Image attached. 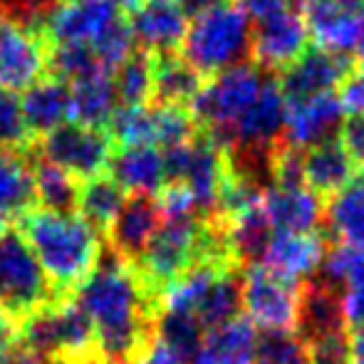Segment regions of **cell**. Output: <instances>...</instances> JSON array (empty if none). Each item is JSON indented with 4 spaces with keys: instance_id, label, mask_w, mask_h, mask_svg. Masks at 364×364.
Instances as JSON below:
<instances>
[{
    "instance_id": "obj_28",
    "label": "cell",
    "mask_w": 364,
    "mask_h": 364,
    "mask_svg": "<svg viewBox=\"0 0 364 364\" xmlns=\"http://www.w3.org/2000/svg\"><path fill=\"white\" fill-rule=\"evenodd\" d=\"M117 109L114 80L107 73H95L70 85V119L75 124L105 129Z\"/></svg>"
},
{
    "instance_id": "obj_53",
    "label": "cell",
    "mask_w": 364,
    "mask_h": 364,
    "mask_svg": "<svg viewBox=\"0 0 364 364\" xmlns=\"http://www.w3.org/2000/svg\"><path fill=\"white\" fill-rule=\"evenodd\" d=\"M122 8V13H136V10L144 5V0H117Z\"/></svg>"
},
{
    "instance_id": "obj_48",
    "label": "cell",
    "mask_w": 364,
    "mask_h": 364,
    "mask_svg": "<svg viewBox=\"0 0 364 364\" xmlns=\"http://www.w3.org/2000/svg\"><path fill=\"white\" fill-rule=\"evenodd\" d=\"M134 364H186V362H183L181 357H178L176 352L156 335V332H154L144 345V350L136 355Z\"/></svg>"
},
{
    "instance_id": "obj_35",
    "label": "cell",
    "mask_w": 364,
    "mask_h": 364,
    "mask_svg": "<svg viewBox=\"0 0 364 364\" xmlns=\"http://www.w3.org/2000/svg\"><path fill=\"white\" fill-rule=\"evenodd\" d=\"M109 136L119 146H156V124L154 107L149 105H122L109 119Z\"/></svg>"
},
{
    "instance_id": "obj_12",
    "label": "cell",
    "mask_w": 364,
    "mask_h": 364,
    "mask_svg": "<svg viewBox=\"0 0 364 364\" xmlns=\"http://www.w3.org/2000/svg\"><path fill=\"white\" fill-rule=\"evenodd\" d=\"M310 40L317 48L347 55L364 28V0H297Z\"/></svg>"
},
{
    "instance_id": "obj_24",
    "label": "cell",
    "mask_w": 364,
    "mask_h": 364,
    "mask_svg": "<svg viewBox=\"0 0 364 364\" xmlns=\"http://www.w3.org/2000/svg\"><path fill=\"white\" fill-rule=\"evenodd\" d=\"M255 325L245 315H238L206 330L191 364H255Z\"/></svg>"
},
{
    "instance_id": "obj_45",
    "label": "cell",
    "mask_w": 364,
    "mask_h": 364,
    "mask_svg": "<svg viewBox=\"0 0 364 364\" xmlns=\"http://www.w3.org/2000/svg\"><path fill=\"white\" fill-rule=\"evenodd\" d=\"M342 315L350 330L364 327V275L342 290Z\"/></svg>"
},
{
    "instance_id": "obj_3",
    "label": "cell",
    "mask_w": 364,
    "mask_h": 364,
    "mask_svg": "<svg viewBox=\"0 0 364 364\" xmlns=\"http://www.w3.org/2000/svg\"><path fill=\"white\" fill-rule=\"evenodd\" d=\"M20 345L43 364H97V327L75 295L20 322Z\"/></svg>"
},
{
    "instance_id": "obj_55",
    "label": "cell",
    "mask_w": 364,
    "mask_h": 364,
    "mask_svg": "<svg viewBox=\"0 0 364 364\" xmlns=\"http://www.w3.org/2000/svg\"><path fill=\"white\" fill-rule=\"evenodd\" d=\"M5 228H8V218H5V216H0V233H3Z\"/></svg>"
},
{
    "instance_id": "obj_47",
    "label": "cell",
    "mask_w": 364,
    "mask_h": 364,
    "mask_svg": "<svg viewBox=\"0 0 364 364\" xmlns=\"http://www.w3.org/2000/svg\"><path fill=\"white\" fill-rule=\"evenodd\" d=\"M342 146L347 149V154L352 156L355 164L364 166V117H350V119L342 124Z\"/></svg>"
},
{
    "instance_id": "obj_41",
    "label": "cell",
    "mask_w": 364,
    "mask_h": 364,
    "mask_svg": "<svg viewBox=\"0 0 364 364\" xmlns=\"http://www.w3.org/2000/svg\"><path fill=\"white\" fill-rule=\"evenodd\" d=\"M154 124H156V146L164 149L191 141L193 129H196L193 117L183 107H173V105L154 107Z\"/></svg>"
},
{
    "instance_id": "obj_40",
    "label": "cell",
    "mask_w": 364,
    "mask_h": 364,
    "mask_svg": "<svg viewBox=\"0 0 364 364\" xmlns=\"http://www.w3.org/2000/svg\"><path fill=\"white\" fill-rule=\"evenodd\" d=\"M134 43L136 40H134V33H132V25L122 18L92 43V50H95L100 68L105 70L107 75H112L119 70L122 63H127V60L132 58Z\"/></svg>"
},
{
    "instance_id": "obj_26",
    "label": "cell",
    "mask_w": 364,
    "mask_h": 364,
    "mask_svg": "<svg viewBox=\"0 0 364 364\" xmlns=\"http://www.w3.org/2000/svg\"><path fill=\"white\" fill-rule=\"evenodd\" d=\"M35 178H33V149H3L0 146V216L23 218L35 208Z\"/></svg>"
},
{
    "instance_id": "obj_54",
    "label": "cell",
    "mask_w": 364,
    "mask_h": 364,
    "mask_svg": "<svg viewBox=\"0 0 364 364\" xmlns=\"http://www.w3.org/2000/svg\"><path fill=\"white\" fill-rule=\"evenodd\" d=\"M355 53H357V60H360V65L364 68V28H362L360 40H357V45H355Z\"/></svg>"
},
{
    "instance_id": "obj_50",
    "label": "cell",
    "mask_w": 364,
    "mask_h": 364,
    "mask_svg": "<svg viewBox=\"0 0 364 364\" xmlns=\"http://www.w3.org/2000/svg\"><path fill=\"white\" fill-rule=\"evenodd\" d=\"M238 5L250 15V18L260 20V18H265V15L275 13V10L285 8L288 0H238Z\"/></svg>"
},
{
    "instance_id": "obj_42",
    "label": "cell",
    "mask_w": 364,
    "mask_h": 364,
    "mask_svg": "<svg viewBox=\"0 0 364 364\" xmlns=\"http://www.w3.org/2000/svg\"><path fill=\"white\" fill-rule=\"evenodd\" d=\"M0 146L23 149V151H30L35 146L33 136L25 127L20 102L15 100L13 92L5 90H0Z\"/></svg>"
},
{
    "instance_id": "obj_19",
    "label": "cell",
    "mask_w": 364,
    "mask_h": 364,
    "mask_svg": "<svg viewBox=\"0 0 364 364\" xmlns=\"http://www.w3.org/2000/svg\"><path fill=\"white\" fill-rule=\"evenodd\" d=\"M327 253L320 230L312 233H273L260 263L290 283H307L320 270Z\"/></svg>"
},
{
    "instance_id": "obj_27",
    "label": "cell",
    "mask_w": 364,
    "mask_h": 364,
    "mask_svg": "<svg viewBox=\"0 0 364 364\" xmlns=\"http://www.w3.org/2000/svg\"><path fill=\"white\" fill-rule=\"evenodd\" d=\"M342 315V292L325 285L322 280H307L300 285V317L297 330L305 340L345 330Z\"/></svg>"
},
{
    "instance_id": "obj_52",
    "label": "cell",
    "mask_w": 364,
    "mask_h": 364,
    "mask_svg": "<svg viewBox=\"0 0 364 364\" xmlns=\"http://www.w3.org/2000/svg\"><path fill=\"white\" fill-rule=\"evenodd\" d=\"M350 357L352 364H364V327L350 330Z\"/></svg>"
},
{
    "instance_id": "obj_25",
    "label": "cell",
    "mask_w": 364,
    "mask_h": 364,
    "mask_svg": "<svg viewBox=\"0 0 364 364\" xmlns=\"http://www.w3.org/2000/svg\"><path fill=\"white\" fill-rule=\"evenodd\" d=\"M302 178L320 196H335L357 178V164L342 146V141H322L302 156Z\"/></svg>"
},
{
    "instance_id": "obj_32",
    "label": "cell",
    "mask_w": 364,
    "mask_h": 364,
    "mask_svg": "<svg viewBox=\"0 0 364 364\" xmlns=\"http://www.w3.org/2000/svg\"><path fill=\"white\" fill-rule=\"evenodd\" d=\"M33 178H35V196L43 203V208L58 213H75L77 196H80V183L73 173L63 166L48 161L38 154L33 156Z\"/></svg>"
},
{
    "instance_id": "obj_49",
    "label": "cell",
    "mask_w": 364,
    "mask_h": 364,
    "mask_svg": "<svg viewBox=\"0 0 364 364\" xmlns=\"http://www.w3.org/2000/svg\"><path fill=\"white\" fill-rule=\"evenodd\" d=\"M15 345H20V322L0 312V352L13 350Z\"/></svg>"
},
{
    "instance_id": "obj_36",
    "label": "cell",
    "mask_w": 364,
    "mask_h": 364,
    "mask_svg": "<svg viewBox=\"0 0 364 364\" xmlns=\"http://www.w3.org/2000/svg\"><path fill=\"white\" fill-rule=\"evenodd\" d=\"M112 80L122 105H146L154 97V53H132Z\"/></svg>"
},
{
    "instance_id": "obj_6",
    "label": "cell",
    "mask_w": 364,
    "mask_h": 364,
    "mask_svg": "<svg viewBox=\"0 0 364 364\" xmlns=\"http://www.w3.org/2000/svg\"><path fill=\"white\" fill-rule=\"evenodd\" d=\"M58 300L25 235L5 228L0 233V312L23 322Z\"/></svg>"
},
{
    "instance_id": "obj_4",
    "label": "cell",
    "mask_w": 364,
    "mask_h": 364,
    "mask_svg": "<svg viewBox=\"0 0 364 364\" xmlns=\"http://www.w3.org/2000/svg\"><path fill=\"white\" fill-rule=\"evenodd\" d=\"M220 248V238L208 220L201 216L188 218H164L154 233L146 250L134 260L141 283L149 295L159 302L161 292L186 273L198 260L211 258Z\"/></svg>"
},
{
    "instance_id": "obj_38",
    "label": "cell",
    "mask_w": 364,
    "mask_h": 364,
    "mask_svg": "<svg viewBox=\"0 0 364 364\" xmlns=\"http://www.w3.org/2000/svg\"><path fill=\"white\" fill-rule=\"evenodd\" d=\"M317 273H320L322 283L342 292L347 285L364 275V245L337 243L325 253Z\"/></svg>"
},
{
    "instance_id": "obj_2",
    "label": "cell",
    "mask_w": 364,
    "mask_h": 364,
    "mask_svg": "<svg viewBox=\"0 0 364 364\" xmlns=\"http://www.w3.org/2000/svg\"><path fill=\"white\" fill-rule=\"evenodd\" d=\"M18 230L35 250L55 295H75V290L95 273L105 243L102 233L80 213H58L48 208H33L18 218Z\"/></svg>"
},
{
    "instance_id": "obj_44",
    "label": "cell",
    "mask_w": 364,
    "mask_h": 364,
    "mask_svg": "<svg viewBox=\"0 0 364 364\" xmlns=\"http://www.w3.org/2000/svg\"><path fill=\"white\" fill-rule=\"evenodd\" d=\"M161 218H188L198 216L196 201H193L191 191L186 188V183L181 181H166V186L154 196Z\"/></svg>"
},
{
    "instance_id": "obj_57",
    "label": "cell",
    "mask_w": 364,
    "mask_h": 364,
    "mask_svg": "<svg viewBox=\"0 0 364 364\" xmlns=\"http://www.w3.org/2000/svg\"><path fill=\"white\" fill-rule=\"evenodd\" d=\"M357 181H360V183H362V186H364V171L360 173V176H357Z\"/></svg>"
},
{
    "instance_id": "obj_56",
    "label": "cell",
    "mask_w": 364,
    "mask_h": 364,
    "mask_svg": "<svg viewBox=\"0 0 364 364\" xmlns=\"http://www.w3.org/2000/svg\"><path fill=\"white\" fill-rule=\"evenodd\" d=\"M97 364H129V362H97Z\"/></svg>"
},
{
    "instance_id": "obj_1",
    "label": "cell",
    "mask_w": 364,
    "mask_h": 364,
    "mask_svg": "<svg viewBox=\"0 0 364 364\" xmlns=\"http://www.w3.org/2000/svg\"><path fill=\"white\" fill-rule=\"evenodd\" d=\"M75 300L97 327L100 362L134 364L154 335L159 312V302L149 295L134 263L107 248L95 273L75 290Z\"/></svg>"
},
{
    "instance_id": "obj_16",
    "label": "cell",
    "mask_w": 364,
    "mask_h": 364,
    "mask_svg": "<svg viewBox=\"0 0 364 364\" xmlns=\"http://www.w3.org/2000/svg\"><path fill=\"white\" fill-rule=\"evenodd\" d=\"M285 109H288V97L283 95L280 85L265 80L260 95L253 105L245 109V114L233 127L225 149L235 146L248 154L270 151L285 127Z\"/></svg>"
},
{
    "instance_id": "obj_33",
    "label": "cell",
    "mask_w": 364,
    "mask_h": 364,
    "mask_svg": "<svg viewBox=\"0 0 364 364\" xmlns=\"http://www.w3.org/2000/svg\"><path fill=\"white\" fill-rule=\"evenodd\" d=\"M154 332L176 352L186 364H191L193 355L198 352L206 330L193 315H181V312L159 310L154 320Z\"/></svg>"
},
{
    "instance_id": "obj_21",
    "label": "cell",
    "mask_w": 364,
    "mask_h": 364,
    "mask_svg": "<svg viewBox=\"0 0 364 364\" xmlns=\"http://www.w3.org/2000/svg\"><path fill=\"white\" fill-rule=\"evenodd\" d=\"M159 225H161V211L154 196H129L119 216L107 230V248L119 258L134 263L151 243Z\"/></svg>"
},
{
    "instance_id": "obj_37",
    "label": "cell",
    "mask_w": 364,
    "mask_h": 364,
    "mask_svg": "<svg viewBox=\"0 0 364 364\" xmlns=\"http://www.w3.org/2000/svg\"><path fill=\"white\" fill-rule=\"evenodd\" d=\"M255 364H310V347L297 330H270L255 345Z\"/></svg>"
},
{
    "instance_id": "obj_20",
    "label": "cell",
    "mask_w": 364,
    "mask_h": 364,
    "mask_svg": "<svg viewBox=\"0 0 364 364\" xmlns=\"http://www.w3.org/2000/svg\"><path fill=\"white\" fill-rule=\"evenodd\" d=\"M134 40L146 48V53L164 55L181 48L188 30V15L178 0H144L136 13H132Z\"/></svg>"
},
{
    "instance_id": "obj_58",
    "label": "cell",
    "mask_w": 364,
    "mask_h": 364,
    "mask_svg": "<svg viewBox=\"0 0 364 364\" xmlns=\"http://www.w3.org/2000/svg\"><path fill=\"white\" fill-rule=\"evenodd\" d=\"M10 3V0H0V10H3L5 8V5H8Z\"/></svg>"
},
{
    "instance_id": "obj_10",
    "label": "cell",
    "mask_w": 364,
    "mask_h": 364,
    "mask_svg": "<svg viewBox=\"0 0 364 364\" xmlns=\"http://www.w3.org/2000/svg\"><path fill=\"white\" fill-rule=\"evenodd\" d=\"M38 151L43 159L73 173L77 181H87L107 173L114 154V141L105 129L65 122L38 141Z\"/></svg>"
},
{
    "instance_id": "obj_15",
    "label": "cell",
    "mask_w": 364,
    "mask_h": 364,
    "mask_svg": "<svg viewBox=\"0 0 364 364\" xmlns=\"http://www.w3.org/2000/svg\"><path fill=\"white\" fill-rule=\"evenodd\" d=\"M345 117L347 114L340 105V97L332 92L288 100L283 127L285 144L295 151H307L322 141H330L332 134L342 129Z\"/></svg>"
},
{
    "instance_id": "obj_9",
    "label": "cell",
    "mask_w": 364,
    "mask_h": 364,
    "mask_svg": "<svg viewBox=\"0 0 364 364\" xmlns=\"http://www.w3.org/2000/svg\"><path fill=\"white\" fill-rule=\"evenodd\" d=\"M240 307L263 330H297L300 285L275 275L263 263L248 265L240 278Z\"/></svg>"
},
{
    "instance_id": "obj_13",
    "label": "cell",
    "mask_w": 364,
    "mask_h": 364,
    "mask_svg": "<svg viewBox=\"0 0 364 364\" xmlns=\"http://www.w3.org/2000/svg\"><path fill=\"white\" fill-rule=\"evenodd\" d=\"M122 20L117 0H60L45 20V38L53 45H92Z\"/></svg>"
},
{
    "instance_id": "obj_23",
    "label": "cell",
    "mask_w": 364,
    "mask_h": 364,
    "mask_svg": "<svg viewBox=\"0 0 364 364\" xmlns=\"http://www.w3.org/2000/svg\"><path fill=\"white\" fill-rule=\"evenodd\" d=\"M20 109L33 141H40L70 119V82L53 75L43 77L38 85L23 92Z\"/></svg>"
},
{
    "instance_id": "obj_22",
    "label": "cell",
    "mask_w": 364,
    "mask_h": 364,
    "mask_svg": "<svg viewBox=\"0 0 364 364\" xmlns=\"http://www.w3.org/2000/svg\"><path fill=\"white\" fill-rule=\"evenodd\" d=\"M107 173L132 196H156L168 181L164 151L151 144L122 146L112 154Z\"/></svg>"
},
{
    "instance_id": "obj_18",
    "label": "cell",
    "mask_w": 364,
    "mask_h": 364,
    "mask_svg": "<svg viewBox=\"0 0 364 364\" xmlns=\"http://www.w3.org/2000/svg\"><path fill=\"white\" fill-rule=\"evenodd\" d=\"M352 75V65L347 55L330 53V50H305L288 70H283L280 90L288 100L300 97L327 95L337 90Z\"/></svg>"
},
{
    "instance_id": "obj_7",
    "label": "cell",
    "mask_w": 364,
    "mask_h": 364,
    "mask_svg": "<svg viewBox=\"0 0 364 364\" xmlns=\"http://www.w3.org/2000/svg\"><path fill=\"white\" fill-rule=\"evenodd\" d=\"M263 85L265 80L260 70L248 63H240L235 68L213 75L208 82H203V87L191 102L193 122L208 127L211 132L208 136H213L218 144L225 146L233 127L255 102Z\"/></svg>"
},
{
    "instance_id": "obj_29",
    "label": "cell",
    "mask_w": 364,
    "mask_h": 364,
    "mask_svg": "<svg viewBox=\"0 0 364 364\" xmlns=\"http://www.w3.org/2000/svg\"><path fill=\"white\" fill-rule=\"evenodd\" d=\"M127 191L109 176L100 173L95 178H87L80 183V196H77V213L90 220L102 235H107L109 225L119 216L127 203Z\"/></svg>"
},
{
    "instance_id": "obj_14",
    "label": "cell",
    "mask_w": 364,
    "mask_h": 364,
    "mask_svg": "<svg viewBox=\"0 0 364 364\" xmlns=\"http://www.w3.org/2000/svg\"><path fill=\"white\" fill-rule=\"evenodd\" d=\"M307 43H310V33L300 10L285 5L258 20V25L253 28L250 53L260 68L288 70L307 50Z\"/></svg>"
},
{
    "instance_id": "obj_8",
    "label": "cell",
    "mask_w": 364,
    "mask_h": 364,
    "mask_svg": "<svg viewBox=\"0 0 364 364\" xmlns=\"http://www.w3.org/2000/svg\"><path fill=\"white\" fill-rule=\"evenodd\" d=\"M164 161H166L168 181L186 183L193 201H196L198 216H208L211 220L216 213L220 191L233 171L225 146L218 144L213 136L191 139L186 144L166 149Z\"/></svg>"
},
{
    "instance_id": "obj_5",
    "label": "cell",
    "mask_w": 364,
    "mask_h": 364,
    "mask_svg": "<svg viewBox=\"0 0 364 364\" xmlns=\"http://www.w3.org/2000/svg\"><path fill=\"white\" fill-rule=\"evenodd\" d=\"M253 45V18L240 5H218L193 18L181 43V58L198 75L213 77L240 65Z\"/></svg>"
},
{
    "instance_id": "obj_46",
    "label": "cell",
    "mask_w": 364,
    "mask_h": 364,
    "mask_svg": "<svg viewBox=\"0 0 364 364\" xmlns=\"http://www.w3.org/2000/svg\"><path fill=\"white\" fill-rule=\"evenodd\" d=\"M337 97L347 117H364V73L347 77Z\"/></svg>"
},
{
    "instance_id": "obj_11",
    "label": "cell",
    "mask_w": 364,
    "mask_h": 364,
    "mask_svg": "<svg viewBox=\"0 0 364 364\" xmlns=\"http://www.w3.org/2000/svg\"><path fill=\"white\" fill-rule=\"evenodd\" d=\"M50 43L43 33L0 13V90L25 92L48 77Z\"/></svg>"
},
{
    "instance_id": "obj_39",
    "label": "cell",
    "mask_w": 364,
    "mask_h": 364,
    "mask_svg": "<svg viewBox=\"0 0 364 364\" xmlns=\"http://www.w3.org/2000/svg\"><path fill=\"white\" fill-rule=\"evenodd\" d=\"M48 73L73 85V82L82 80V77L105 73V70L97 63L92 45H53L50 48Z\"/></svg>"
},
{
    "instance_id": "obj_31",
    "label": "cell",
    "mask_w": 364,
    "mask_h": 364,
    "mask_svg": "<svg viewBox=\"0 0 364 364\" xmlns=\"http://www.w3.org/2000/svg\"><path fill=\"white\" fill-rule=\"evenodd\" d=\"M325 223L340 243L364 245V186L357 178L330 198Z\"/></svg>"
},
{
    "instance_id": "obj_17",
    "label": "cell",
    "mask_w": 364,
    "mask_h": 364,
    "mask_svg": "<svg viewBox=\"0 0 364 364\" xmlns=\"http://www.w3.org/2000/svg\"><path fill=\"white\" fill-rule=\"evenodd\" d=\"M263 208L275 233H312L325 218L322 196L307 183H273L263 191Z\"/></svg>"
},
{
    "instance_id": "obj_51",
    "label": "cell",
    "mask_w": 364,
    "mask_h": 364,
    "mask_svg": "<svg viewBox=\"0 0 364 364\" xmlns=\"http://www.w3.org/2000/svg\"><path fill=\"white\" fill-rule=\"evenodd\" d=\"M225 3H228V0H178V5H181L188 18H198V15L208 13V10L218 8V5H225Z\"/></svg>"
},
{
    "instance_id": "obj_43",
    "label": "cell",
    "mask_w": 364,
    "mask_h": 364,
    "mask_svg": "<svg viewBox=\"0 0 364 364\" xmlns=\"http://www.w3.org/2000/svg\"><path fill=\"white\" fill-rule=\"evenodd\" d=\"M307 347H310V364H352L350 337L345 330L310 337Z\"/></svg>"
},
{
    "instance_id": "obj_30",
    "label": "cell",
    "mask_w": 364,
    "mask_h": 364,
    "mask_svg": "<svg viewBox=\"0 0 364 364\" xmlns=\"http://www.w3.org/2000/svg\"><path fill=\"white\" fill-rule=\"evenodd\" d=\"M201 87L203 77L183 58L171 53L154 55V97L159 105H191Z\"/></svg>"
},
{
    "instance_id": "obj_34",
    "label": "cell",
    "mask_w": 364,
    "mask_h": 364,
    "mask_svg": "<svg viewBox=\"0 0 364 364\" xmlns=\"http://www.w3.org/2000/svg\"><path fill=\"white\" fill-rule=\"evenodd\" d=\"M238 310H240V278H238V268H230L225 273H220L216 283L211 285V290H208L206 300H203L196 317L203 330H213V327L238 317Z\"/></svg>"
}]
</instances>
